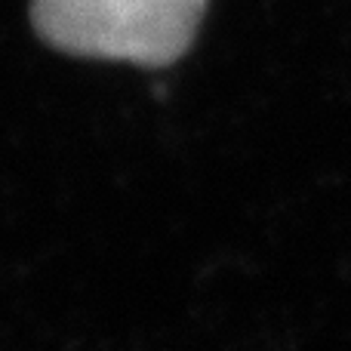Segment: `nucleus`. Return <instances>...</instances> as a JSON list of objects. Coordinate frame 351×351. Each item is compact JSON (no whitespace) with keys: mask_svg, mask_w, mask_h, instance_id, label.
Masks as SVG:
<instances>
[{"mask_svg":"<svg viewBox=\"0 0 351 351\" xmlns=\"http://www.w3.org/2000/svg\"><path fill=\"white\" fill-rule=\"evenodd\" d=\"M206 0H34L49 47L133 65H170L194 40Z\"/></svg>","mask_w":351,"mask_h":351,"instance_id":"obj_1","label":"nucleus"}]
</instances>
